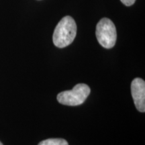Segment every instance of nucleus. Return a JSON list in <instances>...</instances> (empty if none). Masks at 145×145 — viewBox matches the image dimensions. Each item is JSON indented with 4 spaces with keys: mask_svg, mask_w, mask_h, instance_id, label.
Instances as JSON below:
<instances>
[{
    "mask_svg": "<svg viewBox=\"0 0 145 145\" xmlns=\"http://www.w3.org/2000/svg\"><path fill=\"white\" fill-rule=\"evenodd\" d=\"M77 34V25L69 16H65L56 26L52 36L54 44L58 48H65L73 42Z\"/></svg>",
    "mask_w": 145,
    "mask_h": 145,
    "instance_id": "f257e3e1",
    "label": "nucleus"
},
{
    "mask_svg": "<svg viewBox=\"0 0 145 145\" xmlns=\"http://www.w3.org/2000/svg\"><path fill=\"white\" fill-rule=\"evenodd\" d=\"M91 89L88 85L79 83L69 91H65L57 95L60 104L66 106H76L83 104L89 95Z\"/></svg>",
    "mask_w": 145,
    "mask_h": 145,
    "instance_id": "f03ea898",
    "label": "nucleus"
},
{
    "mask_svg": "<svg viewBox=\"0 0 145 145\" xmlns=\"http://www.w3.org/2000/svg\"><path fill=\"white\" fill-rule=\"evenodd\" d=\"M97 41L104 48L110 49L114 46L117 39L116 28L113 22L107 18L100 20L96 26Z\"/></svg>",
    "mask_w": 145,
    "mask_h": 145,
    "instance_id": "7ed1b4c3",
    "label": "nucleus"
},
{
    "mask_svg": "<svg viewBox=\"0 0 145 145\" xmlns=\"http://www.w3.org/2000/svg\"><path fill=\"white\" fill-rule=\"evenodd\" d=\"M131 93L136 108L145 112V82L141 78H135L131 83Z\"/></svg>",
    "mask_w": 145,
    "mask_h": 145,
    "instance_id": "20e7f679",
    "label": "nucleus"
},
{
    "mask_svg": "<svg viewBox=\"0 0 145 145\" xmlns=\"http://www.w3.org/2000/svg\"><path fill=\"white\" fill-rule=\"evenodd\" d=\"M39 145H69L67 141L63 138H49L41 141Z\"/></svg>",
    "mask_w": 145,
    "mask_h": 145,
    "instance_id": "39448f33",
    "label": "nucleus"
},
{
    "mask_svg": "<svg viewBox=\"0 0 145 145\" xmlns=\"http://www.w3.org/2000/svg\"><path fill=\"white\" fill-rule=\"evenodd\" d=\"M120 1L126 6H130L135 3L136 0H120Z\"/></svg>",
    "mask_w": 145,
    "mask_h": 145,
    "instance_id": "423d86ee",
    "label": "nucleus"
},
{
    "mask_svg": "<svg viewBox=\"0 0 145 145\" xmlns=\"http://www.w3.org/2000/svg\"><path fill=\"white\" fill-rule=\"evenodd\" d=\"M0 145H3V144L1 142H0Z\"/></svg>",
    "mask_w": 145,
    "mask_h": 145,
    "instance_id": "0eeeda50",
    "label": "nucleus"
}]
</instances>
